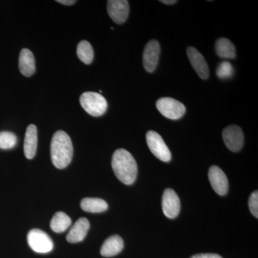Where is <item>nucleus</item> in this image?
I'll return each mask as SVG.
<instances>
[{
    "instance_id": "1",
    "label": "nucleus",
    "mask_w": 258,
    "mask_h": 258,
    "mask_svg": "<svg viewBox=\"0 0 258 258\" xmlns=\"http://www.w3.org/2000/svg\"><path fill=\"white\" fill-rule=\"evenodd\" d=\"M111 166L116 177L124 184H134L138 174L137 161L130 152L123 149L115 151Z\"/></svg>"
},
{
    "instance_id": "2",
    "label": "nucleus",
    "mask_w": 258,
    "mask_h": 258,
    "mask_svg": "<svg viewBox=\"0 0 258 258\" xmlns=\"http://www.w3.org/2000/svg\"><path fill=\"white\" fill-rule=\"evenodd\" d=\"M50 154L52 164L57 169L67 167L72 160L74 155L72 141L63 131H57L52 137Z\"/></svg>"
},
{
    "instance_id": "3",
    "label": "nucleus",
    "mask_w": 258,
    "mask_h": 258,
    "mask_svg": "<svg viewBox=\"0 0 258 258\" xmlns=\"http://www.w3.org/2000/svg\"><path fill=\"white\" fill-rule=\"evenodd\" d=\"M80 103L88 114L94 117L101 116L106 113L108 103L102 95L95 92H86L80 97Z\"/></svg>"
},
{
    "instance_id": "4",
    "label": "nucleus",
    "mask_w": 258,
    "mask_h": 258,
    "mask_svg": "<svg viewBox=\"0 0 258 258\" xmlns=\"http://www.w3.org/2000/svg\"><path fill=\"white\" fill-rule=\"evenodd\" d=\"M29 246L37 253H48L53 249V242L44 231L33 229L28 235Z\"/></svg>"
},
{
    "instance_id": "5",
    "label": "nucleus",
    "mask_w": 258,
    "mask_h": 258,
    "mask_svg": "<svg viewBox=\"0 0 258 258\" xmlns=\"http://www.w3.org/2000/svg\"><path fill=\"white\" fill-rule=\"evenodd\" d=\"M146 139H147L148 147L157 159L164 162H169L171 161L170 150L159 134L154 131H149L147 132Z\"/></svg>"
},
{
    "instance_id": "6",
    "label": "nucleus",
    "mask_w": 258,
    "mask_h": 258,
    "mask_svg": "<svg viewBox=\"0 0 258 258\" xmlns=\"http://www.w3.org/2000/svg\"><path fill=\"white\" fill-rule=\"evenodd\" d=\"M157 108L164 117L171 120L179 119L186 112V108L182 103L171 98L158 100Z\"/></svg>"
},
{
    "instance_id": "7",
    "label": "nucleus",
    "mask_w": 258,
    "mask_h": 258,
    "mask_svg": "<svg viewBox=\"0 0 258 258\" xmlns=\"http://www.w3.org/2000/svg\"><path fill=\"white\" fill-rule=\"evenodd\" d=\"M222 138L226 147L231 152H239L243 147L244 134L238 125H231L224 129Z\"/></svg>"
},
{
    "instance_id": "8",
    "label": "nucleus",
    "mask_w": 258,
    "mask_h": 258,
    "mask_svg": "<svg viewBox=\"0 0 258 258\" xmlns=\"http://www.w3.org/2000/svg\"><path fill=\"white\" fill-rule=\"evenodd\" d=\"M107 10L115 23L121 25L126 21L129 15V4L126 0H109L107 2Z\"/></svg>"
},
{
    "instance_id": "9",
    "label": "nucleus",
    "mask_w": 258,
    "mask_h": 258,
    "mask_svg": "<svg viewBox=\"0 0 258 258\" xmlns=\"http://www.w3.org/2000/svg\"><path fill=\"white\" fill-rule=\"evenodd\" d=\"M209 180L214 191L224 196L228 191V179L223 171L219 166H212L209 169Z\"/></svg>"
},
{
    "instance_id": "10",
    "label": "nucleus",
    "mask_w": 258,
    "mask_h": 258,
    "mask_svg": "<svg viewBox=\"0 0 258 258\" xmlns=\"http://www.w3.org/2000/svg\"><path fill=\"white\" fill-rule=\"evenodd\" d=\"M181 208L177 194L172 189H166L163 194L162 210L164 215L169 219H174L179 215Z\"/></svg>"
},
{
    "instance_id": "11",
    "label": "nucleus",
    "mask_w": 258,
    "mask_h": 258,
    "mask_svg": "<svg viewBox=\"0 0 258 258\" xmlns=\"http://www.w3.org/2000/svg\"><path fill=\"white\" fill-rule=\"evenodd\" d=\"M160 51V45L157 40H151L146 45L143 54V62L144 69L148 73H153L155 71Z\"/></svg>"
},
{
    "instance_id": "12",
    "label": "nucleus",
    "mask_w": 258,
    "mask_h": 258,
    "mask_svg": "<svg viewBox=\"0 0 258 258\" xmlns=\"http://www.w3.org/2000/svg\"><path fill=\"white\" fill-rule=\"evenodd\" d=\"M186 52H187L190 63L200 76V79H208L210 76V71H209L208 62L205 60L203 55L193 47H188Z\"/></svg>"
},
{
    "instance_id": "13",
    "label": "nucleus",
    "mask_w": 258,
    "mask_h": 258,
    "mask_svg": "<svg viewBox=\"0 0 258 258\" xmlns=\"http://www.w3.org/2000/svg\"><path fill=\"white\" fill-rule=\"evenodd\" d=\"M90 228V222L88 219L80 218L74 225L71 227V230L66 237L68 242L71 243H77L84 240L88 231Z\"/></svg>"
},
{
    "instance_id": "14",
    "label": "nucleus",
    "mask_w": 258,
    "mask_h": 258,
    "mask_svg": "<svg viewBox=\"0 0 258 258\" xmlns=\"http://www.w3.org/2000/svg\"><path fill=\"white\" fill-rule=\"evenodd\" d=\"M37 131L36 125L30 124L27 128L24 142V153L27 159H32L36 154Z\"/></svg>"
},
{
    "instance_id": "15",
    "label": "nucleus",
    "mask_w": 258,
    "mask_h": 258,
    "mask_svg": "<svg viewBox=\"0 0 258 258\" xmlns=\"http://www.w3.org/2000/svg\"><path fill=\"white\" fill-rule=\"evenodd\" d=\"M124 244L120 236L113 235L103 242L101 248V254L103 257H113L123 250Z\"/></svg>"
},
{
    "instance_id": "16",
    "label": "nucleus",
    "mask_w": 258,
    "mask_h": 258,
    "mask_svg": "<svg viewBox=\"0 0 258 258\" xmlns=\"http://www.w3.org/2000/svg\"><path fill=\"white\" fill-rule=\"evenodd\" d=\"M19 69L23 76L30 77L35 72V61L33 53L27 48L20 52L19 57Z\"/></svg>"
},
{
    "instance_id": "17",
    "label": "nucleus",
    "mask_w": 258,
    "mask_h": 258,
    "mask_svg": "<svg viewBox=\"0 0 258 258\" xmlns=\"http://www.w3.org/2000/svg\"><path fill=\"white\" fill-rule=\"evenodd\" d=\"M215 50L217 55L221 58L234 59L236 56L235 45L228 39H218L215 44Z\"/></svg>"
},
{
    "instance_id": "18",
    "label": "nucleus",
    "mask_w": 258,
    "mask_h": 258,
    "mask_svg": "<svg viewBox=\"0 0 258 258\" xmlns=\"http://www.w3.org/2000/svg\"><path fill=\"white\" fill-rule=\"evenodd\" d=\"M81 207L85 212L91 213H101L108 208V203L100 198H84L81 201Z\"/></svg>"
},
{
    "instance_id": "19",
    "label": "nucleus",
    "mask_w": 258,
    "mask_h": 258,
    "mask_svg": "<svg viewBox=\"0 0 258 258\" xmlns=\"http://www.w3.org/2000/svg\"><path fill=\"white\" fill-rule=\"evenodd\" d=\"M72 220L68 215L62 212H58L54 215L50 222V227L56 233H62L69 228Z\"/></svg>"
},
{
    "instance_id": "20",
    "label": "nucleus",
    "mask_w": 258,
    "mask_h": 258,
    "mask_svg": "<svg viewBox=\"0 0 258 258\" xmlns=\"http://www.w3.org/2000/svg\"><path fill=\"white\" fill-rule=\"evenodd\" d=\"M77 55L83 63L91 64L94 57V52L91 43L86 40L80 42L77 47Z\"/></svg>"
},
{
    "instance_id": "21",
    "label": "nucleus",
    "mask_w": 258,
    "mask_h": 258,
    "mask_svg": "<svg viewBox=\"0 0 258 258\" xmlns=\"http://www.w3.org/2000/svg\"><path fill=\"white\" fill-rule=\"evenodd\" d=\"M18 139L15 134L10 132H0V149H10L16 146Z\"/></svg>"
},
{
    "instance_id": "22",
    "label": "nucleus",
    "mask_w": 258,
    "mask_h": 258,
    "mask_svg": "<svg viewBox=\"0 0 258 258\" xmlns=\"http://www.w3.org/2000/svg\"><path fill=\"white\" fill-rule=\"evenodd\" d=\"M233 67L228 61L222 62L217 69V76L220 79H230L233 76Z\"/></svg>"
},
{
    "instance_id": "23",
    "label": "nucleus",
    "mask_w": 258,
    "mask_h": 258,
    "mask_svg": "<svg viewBox=\"0 0 258 258\" xmlns=\"http://www.w3.org/2000/svg\"><path fill=\"white\" fill-rule=\"evenodd\" d=\"M248 206L251 213L254 217L258 218V192L257 191L252 193L249 198Z\"/></svg>"
},
{
    "instance_id": "24",
    "label": "nucleus",
    "mask_w": 258,
    "mask_h": 258,
    "mask_svg": "<svg viewBox=\"0 0 258 258\" xmlns=\"http://www.w3.org/2000/svg\"><path fill=\"white\" fill-rule=\"evenodd\" d=\"M190 258H222L221 256L219 254L215 253H203L193 255L192 257Z\"/></svg>"
},
{
    "instance_id": "25",
    "label": "nucleus",
    "mask_w": 258,
    "mask_h": 258,
    "mask_svg": "<svg viewBox=\"0 0 258 258\" xmlns=\"http://www.w3.org/2000/svg\"><path fill=\"white\" fill-rule=\"evenodd\" d=\"M56 2L60 3V4L66 5V6L74 5L75 3H76V1H75V0H57V1Z\"/></svg>"
},
{
    "instance_id": "26",
    "label": "nucleus",
    "mask_w": 258,
    "mask_h": 258,
    "mask_svg": "<svg viewBox=\"0 0 258 258\" xmlns=\"http://www.w3.org/2000/svg\"><path fill=\"white\" fill-rule=\"evenodd\" d=\"M160 2L162 3L163 4L168 5H174L175 3H177V1H176V0H161Z\"/></svg>"
}]
</instances>
